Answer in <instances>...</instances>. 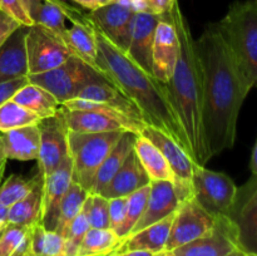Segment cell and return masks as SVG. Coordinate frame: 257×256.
<instances>
[{
  "label": "cell",
  "instance_id": "obj_55",
  "mask_svg": "<svg viewBox=\"0 0 257 256\" xmlns=\"http://www.w3.org/2000/svg\"><path fill=\"white\" fill-rule=\"evenodd\" d=\"M5 228V227H4ZM4 228H2V230H0V237H2V235H3V231H4Z\"/></svg>",
  "mask_w": 257,
  "mask_h": 256
},
{
  "label": "cell",
  "instance_id": "obj_53",
  "mask_svg": "<svg viewBox=\"0 0 257 256\" xmlns=\"http://www.w3.org/2000/svg\"><path fill=\"white\" fill-rule=\"evenodd\" d=\"M156 256H173V255L170 252V251H163V252L157 253V255H156Z\"/></svg>",
  "mask_w": 257,
  "mask_h": 256
},
{
  "label": "cell",
  "instance_id": "obj_42",
  "mask_svg": "<svg viewBox=\"0 0 257 256\" xmlns=\"http://www.w3.org/2000/svg\"><path fill=\"white\" fill-rule=\"evenodd\" d=\"M28 83H29L28 77L2 83V84H0V105H2L3 103L7 102V100L12 99V98L14 97L15 93H17L20 88L24 87L25 84H28Z\"/></svg>",
  "mask_w": 257,
  "mask_h": 256
},
{
  "label": "cell",
  "instance_id": "obj_48",
  "mask_svg": "<svg viewBox=\"0 0 257 256\" xmlns=\"http://www.w3.org/2000/svg\"><path fill=\"white\" fill-rule=\"evenodd\" d=\"M7 156H5L4 150H3V145L2 141H0V183H2V178L4 176V171H5V166H7Z\"/></svg>",
  "mask_w": 257,
  "mask_h": 256
},
{
  "label": "cell",
  "instance_id": "obj_27",
  "mask_svg": "<svg viewBox=\"0 0 257 256\" xmlns=\"http://www.w3.org/2000/svg\"><path fill=\"white\" fill-rule=\"evenodd\" d=\"M29 15L33 23L52 30L64 40L67 32L65 27V4L63 0H28Z\"/></svg>",
  "mask_w": 257,
  "mask_h": 256
},
{
  "label": "cell",
  "instance_id": "obj_37",
  "mask_svg": "<svg viewBox=\"0 0 257 256\" xmlns=\"http://www.w3.org/2000/svg\"><path fill=\"white\" fill-rule=\"evenodd\" d=\"M82 212L87 217L90 228H109L108 200L99 193L88 195Z\"/></svg>",
  "mask_w": 257,
  "mask_h": 256
},
{
  "label": "cell",
  "instance_id": "obj_46",
  "mask_svg": "<svg viewBox=\"0 0 257 256\" xmlns=\"http://www.w3.org/2000/svg\"><path fill=\"white\" fill-rule=\"evenodd\" d=\"M248 167H250L251 175L257 176V142L253 143L252 148H251V156H250V163H248Z\"/></svg>",
  "mask_w": 257,
  "mask_h": 256
},
{
  "label": "cell",
  "instance_id": "obj_22",
  "mask_svg": "<svg viewBox=\"0 0 257 256\" xmlns=\"http://www.w3.org/2000/svg\"><path fill=\"white\" fill-rule=\"evenodd\" d=\"M150 182V177L141 165L140 160L135 152V148H133L123 162L122 167L118 170L114 177L110 180V182L105 186L104 190L99 195H102L107 200L127 197L140 188L148 186Z\"/></svg>",
  "mask_w": 257,
  "mask_h": 256
},
{
  "label": "cell",
  "instance_id": "obj_25",
  "mask_svg": "<svg viewBox=\"0 0 257 256\" xmlns=\"http://www.w3.org/2000/svg\"><path fill=\"white\" fill-rule=\"evenodd\" d=\"M136 136H137L136 133L131 132H124L120 136L118 142L115 143L114 147L108 153V156L98 168L97 173L93 178L89 193H100L104 190L105 186L114 177V175L122 167L123 162L135 147Z\"/></svg>",
  "mask_w": 257,
  "mask_h": 256
},
{
  "label": "cell",
  "instance_id": "obj_28",
  "mask_svg": "<svg viewBox=\"0 0 257 256\" xmlns=\"http://www.w3.org/2000/svg\"><path fill=\"white\" fill-rule=\"evenodd\" d=\"M135 152L151 181H172L173 175L162 152L143 136L137 135Z\"/></svg>",
  "mask_w": 257,
  "mask_h": 256
},
{
  "label": "cell",
  "instance_id": "obj_21",
  "mask_svg": "<svg viewBox=\"0 0 257 256\" xmlns=\"http://www.w3.org/2000/svg\"><path fill=\"white\" fill-rule=\"evenodd\" d=\"M28 28H18L0 47V84L29 75L25 45Z\"/></svg>",
  "mask_w": 257,
  "mask_h": 256
},
{
  "label": "cell",
  "instance_id": "obj_24",
  "mask_svg": "<svg viewBox=\"0 0 257 256\" xmlns=\"http://www.w3.org/2000/svg\"><path fill=\"white\" fill-rule=\"evenodd\" d=\"M39 128L38 124L15 128L0 133L3 150L8 160L34 161L39 155Z\"/></svg>",
  "mask_w": 257,
  "mask_h": 256
},
{
  "label": "cell",
  "instance_id": "obj_9",
  "mask_svg": "<svg viewBox=\"0 0 257 256\" xmlns=\"http://www.w3.org/2000/svg\"><path fill=\"white\" fill-rule=\"evenodd\" d=\"M236 248H243L236 223L228 216H216L207 232L170 252L173 256H226Z\"/></svg>",
  "mask_w": 257,
  "mask_h": 256
},
{
  "label": "cell",
  "instance_id": "obj_23",
  "mask_svg": "<svg viewBox=\"0 0 257 256\" xmlns=\"http://www.w3.org/2000/svg\"><path fill=\"white\" fill-rule=\"evenodd\" d=\"M173 216L175 213L153 223V225L137 231V232L128 235L115 252L135 250L148 251L155 255L163 252L166 248V243H167L168 235H170Z\"/></svg>",
  "mask_w": 257,
  "mask_h": 256
},
{
  "label": "cell",
  "instance_id": "obj_15",
  "mask_svg": "<svg viewBox=\"0 0 257 256\" xmlns=\"http://www.w3.org/2000/svg\"><path fill=\"white\" fill-rule=\"evenodd\" d=\"M227 216L240 231L243 248L253 251L257 228V176L251 175L245 185L237 187L235 201Z\"/></svg>",
  "mask_w": 257,
  "mask_h": 256
},
{
  "label": "cell",
  "instance_id": "obj_20",
  "mask_svg": "<svg viewBox=\"0 0 257 256\" xmlns=\"http://www.w3.org/2000/svg\"><path fill=\"white\" fill-rule=\"evenodd\" d=\"M77 98L107 104L117 109L118 112L127 115L128 118H131L135 122L146 124L142 112L137 107V104L110 79L103 78V79L85 85Z\"/></svg>",
  "mask_w": 257,
  "mask_h": 256
},
{
  "label": "cell",
  "instance_id": "obj_30",
  "mask_svg": "<svg viewBox=\"0 0 257 256\" xmlns=\"http://www.w3.org/2000/svg\"><path fill=\"white\" fill-rule=\"evenodd\" d=\"M43 180L40 178L34 190L24 198L15 202L8 208V223L19 226H32L40 223L43 203Z\"/></svg>",
  "mask_w": 257,
  "mask_h": 256
},
{
  "label": "cell",
  "instance_id": "obj_19",
  "mask_svg": "<svg viewBox=\"0 0 257 256\" xmlns=\"http://www.w3.org/2000/svg\"><path fill=\"white\" fill-rule=\"evenodd\" d=\"M162 15L135 13L131 24L127 54L142 69L152 74V47L155 30Z\"/></svg>",
  "mask_w": 257,
  "mask_h": 256
},
{
  "label": "cell",
  "instance_id": "obj_35",
  "mask_svg": "<svg viewBox=\"0 0 257 256\" xmlns=\"http://www.w3.org/2000/svg\"><path fill=\"white\" fill-rule=\"evenodd\" d=\"M43 176L38 172L35 177L24 180L20 175H10L3 185H0V205L10 207L19 200L29 195Z\"/></svg>",
  "mask_w": 257,
  "mask_h": 256
},
{
  "label": "cell",
  "instance_id": "obj_54",
  "mask_svg": "<svg viewBox=\"0 0 257 256\" xmlns=\"http://www.w3.org/2000/svg\"><path fill=\"white\" fill-rule=\"evenodd\" d=\"M243 256H257L255 251H246L245 253H243Z\"/></svg>",
  "mask_w": 257,
  "mask_h": 256
},
{
  "label": "cell",
  "instance_id": "obj_33",
  "mask_svg": "<svg viewBox=\"0 0 257 256\" xmlns=\"http://www.w3.org/2000/svg\"><path fill=\"white\" fill-rule=\"evenodd\" d=\"M30 251L32 256H65V238L37 223L32 227Z\"/></svg>",
  "mask_w": 257,
  "mask_h": 256
},
{
  "label": "cell",
  "instance_id": "obj_11",
  "mask_svg": "<svg viewBox=\"0 0 257 256\" xmlns=\"http://www.w3.org/2000/svg\"><path fill=\"white\" fill-rule=\"evenodd\" d=\"M39 128V173L45 177L65 160L68 152V128L63 115L62 105L57 114L44 118L38 123Z\"/></svg>",
  "mask_w": 257,
  "mask_h": 256
},
{
  "label": "cell",
  "instance_id": "obj_16",
  "mask_svg": "<svg viewBox=\"0 0 257 256\" xmlns=\"http://www.w3.org/2000/svg\"><path fill=\"white\" fill-rule=\"evenodd\" d=\"M180 42L167 13L161 17L155 30L152 47V74L161 83H168L177 60Z\"/></svg>",
  "mask_w": 257,
  "mask_h": 256
},
{
  "label": "cell",
  "instance_id": "obj_26",
  "mask_svg": "<svg viewBox=\"0 0 257 256\" xmlns=\"http://www.w3.org/2000/svg\"><path fill=\"white\" fill-rule=\"evenodd\" d=\"M63 115L68 131L75 133H103L122 131L127 132L125 128L118 120L108 117L99 112L93 110L67 109L62 105Z\"/></svg>",
  "mask_w": 257,
  "mask_h": 256
},
{
  "label": "cell",
  "instance_id": "obj_45",
  "mask_svg": "<svg viewBox=\"0 0 257 256\" xmlns=\"http://www.w3.org/2000/svg\"><path fill=\"white\" fill-rule=\"evenodd\" d=\"M30 235H32V228H30L29 232L25 235L22 242L19 243V246L15 248L14 252L10 256H32V251H30Z\"/></svg>",
  "mask_w": 257,
  "mask_h": 256
},
{
  "label": "cell",
  "instance_id": "obj_32",
  "mask_svg": "<svg viewBox=\"0 0 257 256\" xmlns=\"http://www.w3.org/2000/svg\"><path fill=\"white\" fill-rule=\"evenodd\" d=\"M88 195H89V192L85 191L80 185L75 182L70 183L69 188H68L62 202H60L59 218H58L55 232L64 236L70 222L82 212L83 205H84Z\"/></svg>",
  "mask_w": 257,
  "mask_h": 256
},
{
  "label": "cell",
  "instance_id": "obj_12",
  "mask_svg": "<svg viewBox=\"0 0 257 256\" xmlns=\"http://www.w3.org/2000/svg\"><path fill=\"white\" fill-rule=\"evenodd\" d=\"M215 223V217L203 210L196 198L182 201L173 216L165 251H172L207 232Z\"/></svg>",
  "mask_w": 257,
  "mask_h": 256
},
{
  "label": "cell",
  "instance_id": "obj_8",
  "mask_svg": "<svg viewBox=\"0 0 257 256\" xmlns=\"http://www.w3.org/2000/svg\"><path fill=\"white\" fill-rule=\"evenodd\" d=\"M25 45L29 74L54 69L74 55L59 35L37 24L28 28Z\"/></svg>",
  "mask_w": 257,
  "mask_h": 256
},
{
  "label": "cell",
  "instance_id": "obj_3",
  "mask_svg": "<svg viewBox=\"0 0 257 256\" xmlns=\"http://www.w3.org/2000/svg\"><path fill=\"white\" fill-rule=\"evenodd\" d=\"M175 25L180 49L172 77L166 83L171 100L187 140L190 156L197 166L210 161L203 132V75L196 43L178 2L167 13Z\"/></svg>",
  "mask_w": 257,
  "mask_h": 256
},
{
  "label": "cell",
  "instance_id": "obj_17",
  "mask_svg": "<svg viewBox=\"0 0 257 256\" xmlns=\"http://www.w3.org/2000/svg\"><path fill=\"white\" fill-rule=\"evenodd\" d=\"M181 202L182 201L172 181H151L145 211L131 233L137 232L175 213Z\"/></svg>",
  "mask_w": 257,
  "mask_h": 256
},
{
  "label": "cell",
  "instance_id": "obj_29",
  "mask_svg": "<svg viewBox=\"0 0 257 256\" xmlns=\"http://www.w3.org/2000/svg\"><path fill=\"white\" fill-rule=\"evenodd\" d=\"M12 99L37 114L40 119L53 117L60 108L58 100L49 92L33 83H28L20 88Z\"/></svg>",
  "mask_w": 257,
  "mask_h": 256
},
{
  "label": "cell",
  "instance_id": "obj_1",
  "mask_svg": "<svg viewBox=\"0 0 257 256\" xmlns=\"http://www.w3.org/2000/svg\"><path fill=\"white\" fill-rule=\"evenodd\" d=\"M195 43L202 67L203 132L211 160L235 145L238 115L248 94L216 23L206 25Z\"/></svg>",
  "mask_w": 257,
  "mask_h": 256
},
{
  "label": "cell",
  "instance_id": "obj_2",
  "mask_svg": "<svg viewBox=\"0 0 257 256\" xmlns=\"http://www.w3.org/2000/svg\"><path fill=\"white\" fill-rule=\"evenodd\" d=\"M93 29L104 74L137 104L146 124L162 131L190 155L185 132L165 83L142 69L124 50L113 44L94 23Z\"/></svg>",
  "mask_w": 257,
  "mask_h": 256
},
{
  "label": "cell",
  "instance_id": "obj_4",
  "mask_svg": "<svg viewBox=\"0 0 257 256\" xmlns=\"http://www.w3.org/2000/svg\"><path fill=\"white\" fill-rule=\"evenodd\" d=\"M216 25L248 94L257 80V2L232 3Z\"/></svg>",
  "mask_w": 257,
  "mask_h": 256
},
{
  "label": "cell",
  "instance_id": "obj_39",
  "mask_svg": "<svg viewBox=\"0 0 257 256\" xmlns=\"http://www.w3.org/2000/svg\"><path fill=\"white\" fill-rule=\"evenodd\" d=\"M32 227L8 223L0 237V256L12 255Z\"/></svg>",
  "mask_w": 257,
  "mask_h": 256
},
{
  "label": "cell",
  "instance_id": "obj_7",
  "mask_svg": "<svg viewBox=\"0 0 257 256\" xmlns=\"http://www.w3.org/2000/svg\"><path fill=\"white\" fill-rule=\"evenodd\" d=\"M193 197L213 217L227 216L237 193V186L230 176L205 166H195L192 177Z\"/></svg>",
  "mask_w": 257,
  "mask_h": 256
},
{
  "label": "cell",
  "instance_id": "obj_14",
  "mask_svg": "<svg viewBox=\"0 0 257 256\" xmlns=\"http://www.w3.org/2000/svg\"><path fill=\"white\" fill-rule=\"evenodd\" d=\"M73 175V162L68 155L65 160L55 168L53 172L47 175L43 180V203L40 225L48 231H55L59 207L65 192L69 188Z\"/></svg>",
  "mask_w": 257,
  "mask_h": 256
},
{
  "label": "cell",
  "instance_id": "obj_41",
  "mask_svg": "<svg viewBox=\"0 0 257 256\" xmlns=\"http://www.w3.org/2000/svg\"><path fill=\"white\" fill-rule=\"evenodd\" d=\"M127 197H117L108 200V213H109V228L114 232L122 223L125 215Z\"/></svg>",
  "mask_w": 257,
  "mask_h": 256
},
{
  "label": "cell",
  "instance_id": "obj_6",
  "mask_svg": "<svg viewBox=\"0 0 257 256\" xmlns=\"http://www.w3.org/2000/svg\"><path fill=\"white\" fill-rule=\"evenodd\" d=\"M103 78L105 77L95 72L75 55H72L67 62L54 69L39 74L28 75L29 83L39 85L49 92L60 105L67 100L77 98L85 85Z\"/></svg>",
  "mask_w": 257,
  "mask_h": 256
},
{
  "label": "cell",
  "instance_id": "obj_18",
  "mask_svg": "<svg viewBox=\"0 0 257 256\" xmlns=\"http://www.w3.org/2000/svg\"><path fill=\"white\" fill-rule=\"evenodd\" d=\"M88 15L113 44L127 52L131 24L135 15L130 8L118 3H110L92 10Z\"/></svg>",
  "mask_w": 257,
  "mask_h": 256
},
{
  "label": "cell",
  "instance_id": "obj_13",
  "mask_svg": "<svg viewBox=\"0 0 257 256\" xmlns=\"http://www.w3.org/2000/svg\"><path fill=\"white\" fill-rule=\"evenodd\" d=\"M65 15L67 20L72 23V27L67 28L64 34L65 44L69 47L75 57L83 60L85 64L89 65L103 77L108 78L100 68L97 40L93 29V22L89 15L84 14L69 4H65Z\"/></svg>",
  "mask_w": 257,
  "mask_h": 256
},
{
  "label": "cell",
  "instance_id": "obj_36",
  "mask_svg": "<svg viewBox=\"0 0 257 256\" xmlns=\"http://www.w3.org/2000/svg\"><path fill=\"white\" fill-rule=\"evenodd\" d=\"M148 193H150V185L140 188L138 191L133 192L132 195L127 196V206H125V215L123 218L119 227L114 231L115 235L119 238L124 240L145 211L146 203H147Z\"/></svg>",
  "mask_w": 257,
  "mask_h": 256
},
{
  "label": "cell",
  "instance_id": "obj_49",
  "mask_svg": "<svg viewBox=\"0 0 257 256\" xmlns=\"http://www.w3.org/2000/svg\"><path fill=\"white\" fill-rule=\"evenodd\" d=\"M72 2L77 3L78 5H80L82 8H84V9H88V10H94L97 9V4H95L94 0H72Z\"/></svg>",
  "mask_w": 257,
  "mask_h": 256
},
{
  "label": "cell",
  "instance_id": "obj_31",
  "mask_svg": "<svg viewBox=\"0 0 257 256\" xmlns=\"http://www.w3.org/2000/svg\"><path fill=\"white\" fill-rule=\"evenodd\" d=\"M122 238L110 228H89L78 248L77 256H108L115 252Z\"/></svg>",
  "mask_w": 257,
  "mask_h": 256
},
{
  "label": "cell",
  "instance_id": "obj_43",
  "mask_svg": "<svg viewBox=\"0 0 257 256\" xmlns=\"http://www.w3.org/2000/svg\"><path fill=\"white\" fill-rule=\"evenodd\" d=\"M19 27H22L19 23L15 22L13 18H10L9 15L0 10V47L7 42L8 38Z\"/></svg>",
  "mask_w": 257,
  "mask_h": 256
},
{
  "label": "cell",
  "instance_id": "obj_38",
  "mask_svg": "<svg viewBox=\"0 0 257 256\" xmlns=\"http://www.w3.org/2000/svg\"><path fill=\"white\" fill-rule=\"evenodd\" d=\"M89 228L90 226L87 217H85L84 213L80 212L70 222L67 232L63 236L65 238V256H77L80 242H82L83 237Z\"/></svg>",
  "mask_w": 257,
  "mask_h": 256
},
{
  "label": "cell",
  "instance_id": "obj_52",
  "mask_svg": "<svg viewBox=\"0 0 257 256\" xmlns=\"http://www.w3.org/2000/svg\"><path fill=\"white\" fill-rule=\"evenodd\" d=\"M95 4H97V7H103V5H107V4H110V3H113L114 0H94Z\"/></svg>",
  "mask_w": 257,
  "mask_h": 256
},
{
  "label": "cell",
  "instance_id": "obj_47",
  "mask_svg": "<svg viewBox=\"0 0 257 256\" xmlns=\"http://www.w3.org/2000/svg\"><path fill=\"white\" fill-rule=\"evenodd\" d=\"M108 256H156V255L152 252H148V251L135 250V251H124V252H113Z\"/></svg>",
  "mask_w": 257,
  "mask_h": 256
},
{
  "label": "cell",
  "instance_id": "obj_51",
  "mask_svg": "<svg viewBox=\"0 0 257 256\" xmlns=\"http://www.w3.org/2000/svg\"><path fill=\"white\" fill-rule=\"evenodd\" d=\"M246 251L243 250V248H236V250H233L232 252H230L228 255L226 256H243V253H245Z\"/></svg>",
  "mask_w": 257,
  "mask_h": 256
},
{
  "label": "cell",
  "instance_id": "obj_50",
  "mask_svg": "<svg viewBox=\"0 0 257 256\" xmlns=\"http://www.w3.org/2000/svg\"><path fill=\"white\" fill-rule=\"evenodd\" d=\"M8 208L9 207L0 205V230L8 225Z\"/></svg>",
  "mask_w": 257,
  "mask_h": 256
},
{
  "label": "cell",
  "instance_id": "obj_34",
  "mask_svg": "<svg viewBox=\"0 0 257 256\" xmlns=\"http://www.w3.org/2000/svg\"><path fill=\"white\" fill-rule=\"evenodd\" d=\"M40 120L42 119L37 114L28 110L23 105L18 104L13 99L7 100L0 105V133L15 128L38 124Z\"/></svg>",
  "mask_w": 257,
  "mask_h": 256
},
{
  "label": "cell",
  "instance_id": "obj_40",
  "mask_svg": "<svg viewBox=\"0 0 257 256\" xmlns=\"http://www.w3.org/2000/svg\"><path fill=\"white\" fill-rule=\"evenodd\" d=\"M0 10L13 18L23 27L34 25L29 15V2L28 0H0Z\"/></svg>",
  "mask_w": 257,
  "mask_h": 256
},
{
  "label": "cell",
  "instance_id": "obj_44",
  "mask_svg": "<svg viewBox=\"0 0 257 256\" xmlns=\"http://www.w3.org/2000/svg\"><path fill=\"white\" fill-rule=\"evenodd\" d=\"M178 0H147L151 14L163 15L170 12Z\"/></svg>",
  "mask_w": 257,
  "mask_h": 256
},
{
  "label": "cell",
  "instance_id": "obj_10",
  "mask_svg": "<svg viewBox=\"0 0 257 256\" xmlns=\"http://www.w3.org/2000/svg\"><path fill=\"white\" fill-rule=\"evenodd\" d=\"M140 135L150 140L162 152L173 175V185L177 188L181 201L192 197V177L196 163L190 155L175 140L155 127L146 125Z\"/></svg>",
  "mask_w": 257,
  "mask_h": 256
},
{
  "label": "cell",
  "instance_id": "obj_5",
  "mask_svg": "<svg viewBox=\"0 0 257 256\" xmlns=\"http://www.w3.org/2000/svg\"><path fill=\"white\" fill-rule=\"evenodd\" d=\"M124 132L75 133L68 131V152L73 162V182L89 192L93 178Z\"/></svg>",
  "mask_w": 257,
  "mask_h": 256
}]
</instances>
